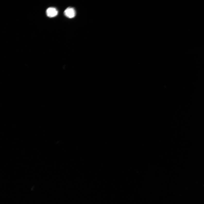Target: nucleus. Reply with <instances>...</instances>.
I'll list each match as a JSON object with an SVG mask.
<instances>
[{"mask_svg":"<svg viewBox=\"0 0 204 204\" xmlns=\"http://www.w3.org/2000/svg\"><path fill=\"white\" fill-rule=\"evenodd\" d=\"M64 15L69 18H73L75 16V11L73 8L68 7L64 11Z\"/></svg>","mask_w":204,"mask_h":204,"instance_id":"f257e3e1","label":"nucleus"},{"mask_svg":"<svg viewBox=\"0 0 204 204\" xmlns=\"http://www.w3.org/2000/svg\"><path fill=\"white\" fill-rule=\"evenodd\" d=\"M58 12L57 10L54 7L48 8L46 11L47 16L49 18H52L57 15Z\"/></svg>","mask_w":204,"mask_h":204,"instance_id":"f03ea898","label":"nucleus"}]
</instances>
